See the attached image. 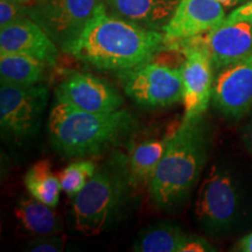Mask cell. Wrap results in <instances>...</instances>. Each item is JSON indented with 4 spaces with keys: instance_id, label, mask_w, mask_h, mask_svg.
Masks as SVG:
<instances>
[{
    "instance_id": "obj_1",
    "label": "cell",
    "mask_w": 252,
    "mask_h": 252,
    "mask_svg": "<svg viewBox=\"0 0 252 252\" xmlns=\"http://www.w3.org/2000/svg\"><path fill=\"white\" fill-rule=\"evenodd\" d=\"M166 45L163 32L109 13L105 5L63 52L91 67L119 72L151 61Z\"/></svg>"
},
{
    "instance_id": "obj_2",
    "label": "cell",
    "mask_w": 252,
    "mask_h": 252,
    "mask_svg": "<svg viewBox=\"0 0 252 252\" xmlns=\"http://www.w3.org/2000/svg\"><path fill=\"white\" fill-rule=\"evenodd\" d=\"M212 133L203 117L182 121L173 132L149 185L154 204L175 213L187 203L208 161Z\"/></svg>"
},
{
    "instance_id": "obj_3",
    "label": "cell",
    "mask_w": 252,
    "mask_h": 252,
    "mask_svg": "<svg viewBox=\"0 0 252 252\" xmlns=\"http://www.w3.org/2000/svg\"><path fill=\"white\" fill-rule=\"evenodd\" d=\"M135 127L137 121L125 109L109 113L87 112L56 99L47 124L52 149L69 159L102 156L131 135Z\"/></svg>"
},
{
    "instance_id": "obj_4",
    "label": "cell",
    "mask_w": 252,
    "mask_h": 252,
    "mask_svg": "<svg viewBox=\"0 0 252 252\" xmlns=\"http://www.w3.org/2000/svg\"><path fill=\"white\" fill-rule=\"evenodd\" d=\"M132 189L128 156H112L94 172L82 190L72 198L75 228L86 236H97L117 220Z\"/></svg>"
},
{
    "instance_id": "obj_5",
    "label": "cell",
    "mask_w": 252,
    "mask_h": 252,
    "mask_svg": "<svg viewBox=\"0 0 252 252\" xmlns=\"http://www.w3.org/2000/svg\"><path fill=\"white\" fill-rule=\"evenodd\" d=\"M245 213V195L238 175L229 166L215 163L202 180L195 202L198 225L212 236L237 228Z\"/></svg>"
},
{
    "instance_id": "obj_6",
    "label": "cell",
    "mask_w": 252,
    "mask_h": 252,
    "mask_svg": "<svg viewBox=\"0 0 252 252\" xmlns=\"http://www.w3.org/2000/svg\"><path fill=\"white\" fill-rule=\"evenodd\" d=\"M117 74L126 96L143 109L168 108L184 99L181 67L151 60Z\"/></svg>"
},
{
    "instance_id": "obj_7",
    "label": "cell",
    "mask_w": 252,
    "mask_h": 252,
    "mask_svg": "<svg viewBox=\"0 0 252 252\" xmlns=\"http://www.w3.org/2000/svg\"><path fill=\"white\" fill-rule=\"evenodd\" d=\"M49 102L46 84L30 87L1 84L0 87V128L7 140L21 143L40 130L43 113Z\"/></svg>"
},
{
    "instance_id": "obj_8",
    "label": "cell",
    "mask_w": 252,
    "mask_h": 252,
    "mask_svg": "<svg viewBox=\"0 0 252 252\" xmlns=\"http://www.w3.org/2000/svg\"><path fill=\"white\" fill-rule=\"evenodd\" d=\"M166 48L184 55L181 64L184 78V119L202 118L209 108L214 88V67L206 46L196 36L167 42Z\"/></svg>"
},
{
    "instance_id": "obj_9",
    "label": "cell",
    "mask_w": 252,
    "mask_h": 252,
    "mask_svg": "<svg viewBox=\"0 0 252 252\" xmlns=\"http://www.w3.org/2000/svg\"><path fill=\"white\" fill-rule=\"evenodd\" d=\"M105 6L104 0H42L30 6V18L64 50Z\"/></svg>"
},
{
    "instance_id": "obj_10",
    "label": "cell",
    "mask_w": 252,
    "mask_h": 252,
    "mask_svg": "<svg viewBox=\"0 0 252 252\" xmlns=\"http://www.w3.org/2000/svg\"><path fill=\"white\" fill-rule=\"evenodd\" d=\"M55 99L87 112L109 113L122 109L124 99L117 89L91 72H75L55 89Z\"/></svg>"
},
{
    "instance_id": "obj_11",
    "label": "cell",
    "mask_w": 252,
    "mask_h": 252,
    "mask_svg": "<svg viewBox=\"0 0 252 252\" xmlns=\"http://www.w3.org/2000/svg\"><path fill=\"white\" fill-rule=\"evenodd\" d=\"M212 102L229 119L252 111V55L220 69L214 81Z\"/></svg>"
},
{
    "instance_id": "obj_12",
    "label": "cell",
    "mask_w": 252,
    "mask_h": 252,
    "mask_svg": "<svg viewBox=\"0 0 252 252\" xmlns=\"http://www.w3.org/2000/svg\"><path fill=\"white\" fill-rule=\"evenodd\" d=\"M225 18V6L217 0H179L162 32L167 42L186 40L214 30Z\"/></svg>"
},
{
    "instance_id": "obj_13",
    "label": "cell",
    "mask_w": 252,
    "mask_h": 252,
    "mask_svg": "<svg viewBox=\"0 0 252 252\" xmlns=\"http://www.w3.org/2000/svg\"><path fill=\"white\" fill-rule=\"evenodd\" d=\"M196 37L208 49L214 70L252 55V20L222 23Z\"/></svg>"
},
{
    "instance_id": "obj_14",
    "label": "cell",
    "mask_w": 252,
    "mask_h": 252,
    "mask_svg": "<svg viewBox=\"0 0 252 252\" xmlns=\"http://www.w3.org/2000/svg\"><path fill=\"white\" fill-rule=\"evenodd\" d=\"M0 53H18L55 67L60 58V48L43 28L25 18L0 28Z\"/></svg>"
},
{
    "instance_id": "obj_15",
    "label": "cell",
    "mask_w": 252,
    "mask_h": 252,
    "mask_svg": "<svg viewBox=\"0 0 252 252\" xmlns=\"http://www.w3.org/2000/svg\"><path fill=\"white\" fill-rule=\"evenodd\" d=\"M110 13L151 31L162 32L179 0H104Z\"/></svg>"
},
{
    "instance_id": "obj_16",
    "label": "cell",
    "mask_w": 252,
    "mask_h": 252,
    "mask_svg": "<svg viewBox=\"0 0 252 252\" xmlns=\"http://www.w3.org/2000/svg\"><path fill=\"white\" fill-rule=\"evenodd\" d=\"M18 234L26 238L61 234L63 231L62 217L54 207L41 202L33 196H24L14 208Z\"/></svg>"
},
{
    "instance_id": "obj_17",
    "label": "cell",
    "mask_w": 252,
    "mask_h": 252,
    "mask_svg": "<svg viewBox=\"0 0 252 252\" xmlns=\"http://www.w3.org/2000/svg\"><path fill=\"white\" fill-rule=\"evenodd\" d=\"M172 134L146 139L131 147L128 153V174L132 189L150 185Z\"/></svg>"
},
{
    "instance_id": "obj_18",
    "label": "cell",
    "mask_w": 252,
    "mask_h": 252,
    "mask_svg": "<svg viewBox=\"0 0 252 252\" xmlns=\"http://www.w3.org/2000/svg\"><path fill=\"white\" fill-rule=\"evenodd\" d=\"M47 65L25 54L0 53V82L19 87L34 86L43 81Z\"/></svg>"
},
{
    "instance_id": "obj_19",
    "label": "cell",
    "mask_w": 252,
    "mask_h": 252,
    "mask_svg": "<svg viewBox=\"0 0 252 252\" xmlns=\"http://www.w3.org/2000/svg\"><path fill=\"white\" fill-rule=\"evenodd\" d=\"M189 234L169 222L145 228L134 239L135 252H182Z\"/></svg>"
},
{
    "instance_id": "obj_20",
    "label": "cell",
    "mask_w": 252,
    "mask_h": 252,
    "mask_svg": "<svg viewBox=\"0 0 252 252\" xmlns=\"http://www.w3.org/2000/svg\"><path fill=\"white\" fill-rule=\"evenodd\" d=\"M24 184L31 196L50 207H56L60 201L61 182L53 172L48 159L34 163L24 176Z\"/></svg>"
},
{
    "instance_id": "obj_21",
    "label": "cell",
    "mask_w": 252,
    "mask_h": 252,
    "mask_svg": "<svg viewBox=\"0 0 252 252\" xmlns=\"http://www.w3.org/2000/svg\"><path fill=\"white\" fill-rule=\"evenodd\" d=\"M96 171V163L94 160L87 158L69 163L59 175L62 191L69 198H74L86 187Z\"/></svg>"
},
{
    "instance_id": "obj_22",
    "label": "cell",
    "mask_w": 252,
    "mask_h": 252,
    "mask_svg": "<svg viewBox=\"0 0 252 252\" xmlns=\"http://www.w3.org/2000/svg\"><path fill=\"white\" fill-rule=\"evenodd\" d=\"M67 237L61 234H53L30 238L23 245L24 251L30 252H61L64 250Z\"/></svg>"
},
{
    "instance_id": "obj_23",
    "label": "cell",
    "mask_w": 252,
    "mask_h": 252,
    "mask_svg": "<svg viewBox=\"0 0 252 252\" xmlns=\"http://www.w3.org/2000/svg\"><path fill=\"white\" fill-rule=\"evenodd\" d=\"M25 18H30V6L8 0H0V28Z\"/></svg>"
},
{
    "instance_id": "obj_24",
    "label": "cell",
    "mask_w": 252,
    "mask_h": 252,
    "mask_svg": "<svg viewBox=\"0 0 252 252\" xmlns=\"http://www.w3.org/2000/svg\"><path fill=\"white\" fill-rule=\"evenodd\" d=\"M217 251L206 238L196 235H189L182 252H214Z\"/></svg>"
},
{
    "instance_id": "obj_25",
    "label": "cell",
    "mask_w": 252,
    "mask_h": 252,
    "mask_svg": "<svg viewBox=\"0 0 252 252\" xmlns=\"http://www.w3.org/2000/svg\"><path fill=\"white\" fill-rule=\"evenodd\" d=\"M241 20H252V0L236 7L229 15H226L223 23H235Z\"/></svg>"
},
{
    "instance_id": "obj_26",
    "label": "cell",
    "mask_w": 252,
    "mask_h": 252,
    "mask_svg": "<svg viewBox=\"0 0 252 252\" xmlns=\"http://www.w3.org/2000/svg\"><path fill=\"white\" fill-rule=\"evenodd\" d=\"M242 138H243L245 149H247L249 154L252 157V117L244 125L243 131H242Z\"/></svg>"
},
{
    "instance_id": "obj_27",
    "label": "cell",
    "mask_w": 252,
    "mask_h": 252,
    "mask_svg": "<svg viewBox=\"0 0 252 252\" xmlns=\"http://www.w3.org/2000/svg\"><path fill=\"white\" fill-rule=\"evenodd\" d=\"M232 250L239 252H252V232H249L239 239Z\"/></svg>"
},
{
    "instance_id": "obj_28",
    "label": "cell",
    "mask_w": 252,
    "mask_h": 252,
    "mask_svg": "<svg viewBox=\"0 0 252 252\" xmlns=\"http://www.w3.org/2000/svg\"><path fill=\"white\" fill-rule=\"evenodd\" d=\"M217 1H220L222 5H224L226 8V7H238V6L248 2L249 0H217Z\"/></svg>"
},
{
    "instance_id": "obj_29",
    "label": "cell",
    "mask_w": 252,
    "mask_h": 252,
    "mask_svg": "<svg viewBox=\"0 0 252 252\" xmlns=\"http://www.w3.org/2000/svg\"><path fill=\"white\" fill-rule=\"evenodd\" d=\"M8 1H13V2H18V4L32 6V5L37 4V2L42 1V0H8Z\"/></svg>"
}]
</instances>
